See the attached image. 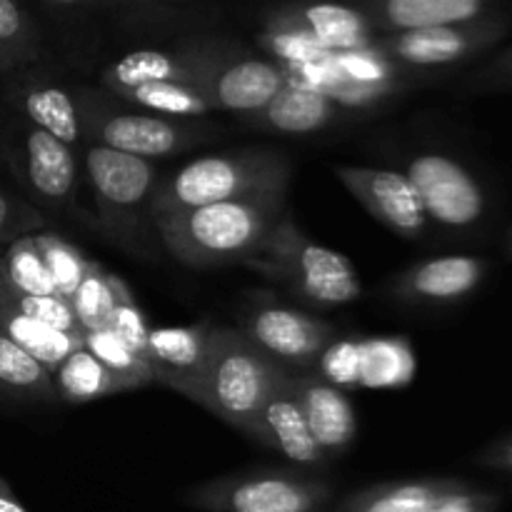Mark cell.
Instances as JSON below:
<instances>
[{"instance_id": "6da1fadb", "label": "cell", "mask_w": 512, "mask_h": 512, "mask_svg": "<svg viewBox=\"0 0 512 512\" xmlns=\"http://www.w3.org/2000/svg\"><path fill=\"white\" fill-rule=\"evenodd\" d=\"M288 183L240 198L220 200L185 213L155 218L160 240L175 260L190 268L243 265L268 240L288 208Z\"/></svg>"}, {"instance_id": "7a4b0ae2", "label": "cell", "mask_w": 512, "mask_h": 512, "mask_svg": "<svg viewBox=\"0 0 512 512\" xmlns=\"http://www.w3.org/2000/svg\"><path fill=\"white\" fill-rule=\"evenodd\" d=\"M243 265L315 308H338L363 295L353 263L338 250L310 240L290 213L280 218L258 253Z\"/></svg>"}, {"instance_id": "3957f363", "label": "cell", "mask_w": 512, "mask_h": 512, "mask_svg": "<svg viewBox=\"0 0 512 512\" xmlns=\"http://www.w3.org/2000/svg\"><path fill=\"white\" fill-rule=\"evenodd\" d=\"M285 370L238 330L213 328L198 405L255 440L260 408Z\"/></svg>"}, {"instance_id": "277c9868", "label": "cell", "mask_w": 512, "mask_h": 512, "mask_svg": "<svg viewBox=\"0 0 512 512\" xmlns=\"http://www.w3.org/2000/svg\"><path fill=\"white\" fill-rule=\"evenodd\" d=\"M290 173V160L275 150L245 148L205 155L170 173L168 178H160L150 215L153 220L168 218L220 200L240 198L270 185L290 183Z\"/></svg>"}, {"instance_id": "5b68a950", "label": "cell", "mask_w": 512, "mask_h": 512, "mask_svg": "<svg viewBox=\"0 0 512 512\" xmlns=\"http://www.w3.org/2000/svg\"><path fill=\"white\" fill-rule=\"evenodd\" d=\"M83 173L93 190L100 228L125 250H138L145 220H153L150 205L160 183L153 160L85 143Z\"/></svg>"}, {"instance_id": "8992f818", "label": "cell", "mask_w": 512, "mask_h": 512, "mask_svg": "<svg viewBox=\"0 0 512 512\" xmlns=\"http://www.w3.org/2000/svg\"><path fill=\"white\" fill-rule=\"evenodd\" d=\"M78 100L85 143L105 145L143 160L183 153L218 133V128L205 120H180L148 110H123L113 105L110 98H98L90 90H80Z\"/></svg>"}, {"instance_id": "52a82bcc", "label": "cell", "mask_w": 512, "mask_h": 512, "mask_svg": "<svg viewBox=\"0 0 512 512\" xmlns=\"http://www.w3.org/2000/svg\"><path fill=\"white\" fill-rule=\"evenodd\" d=\"M0 150L30 198L53 210L78 208L83 173L73 148L28 120L10 115L0 130Z\"/></svg>"}, {"instance_id": "ba28073f", "label": "cell", "mask_w": 512, "mask_h": 512, "mask_svg": "<svg viewBox=\"0 0 512 512\" xmlns=\"http://www.w3.org/2000/svg\"><path fill=\"white\" fill-rule=\"evenodd\" d=\"M185 500L205 512H320L333 500V485L293 470H258L210 480Z\"/></svg>"}, {"instance_id": "9c48e42d", "label": "cell", "mask_w": 512, "mask_h": 512, "mask_svg": "<svg viewBox=\"0 0 512 512\" xmlns=\"http://www.w3.org/2000/svg\"><path fill=\"white\" fill-rule=\"evenodd\" d=\"M195 88L213 110L255 118L288 83L275 60L218 48H195Z\"/></svg>"}, {"instance_id": "30bf717a", "label": "cell", "mask_w": 512, "mask_h": 512, "mask_svg": "<svg viewBox=\"0 0 512 512\" xmlns=\"http://www.w3.org/2000/svg\"><path fill=\"white\" fill-rule=\"evenodd\" d=\"M508 33V20H485L453 28H425L408 33H383L373 45L390 60L410 73H443L470 63L485 50L498 45Z\"/></svg>"}, {"instance_id": "8fae6325", "label": "cell", "mask_w": 512, "mask_h": 512, "mask_svg": "<svg viewBox=\"0 0 512 512\" xmlns=\"http://www.w3.org/2000/svg\"><path fill=\"white\" fill-rule=\"evenodd\" d=\"M413 183L428 220L448 230H468L485 215V190L460 160L443 153L415 155L408 163Z\"/></svg>"}, {"instance_id": "7c38bea8", "label": "cell", "mask_w": 512, "mask_h": 512, "mask_svg": "<svg viewBox=\"0 0 512 512\" xmlns=\"http://www.w3.org/2000/svg\"><path fill=\"white\" fill-rule=\"evenodd\" d=\"M240 333L283 368L310 370L335 343V328L315 315L278 303H260L245 313Z\"/></svg>"}, {"instance_id": "4fadbf2b", "label": "cell", "mask_w": 512, "mask_h": 512, "mask_svg": "<svg viewBox=\"0 0 512 512\" xmlns=\"http://www.w3.org/2000/svg\"><path fill=\"white\" fill-rule=\"evenodd\" d=\"M0 100L10 113L50 133L68 148L75 150L85 143L78 90L35 73V65L5 75L0 80Z\"/></svg>"}, {"instance_id": "5bb4252c", "label": "cell", "mask_w": 512, "mask_h": 512, "mask_svg": "<svg viewBox=\"0 0 512 512\" xmlns=\"http://www.w3.org/2000/svg\"><path fill=\"white\" fill-rule=\"evenodd\" d=\"M338 178L378 223L405 240H420L428 230V215L405 173L383 168L340 165Z\"/></svg>"}, {"instance_id": "9a60e30c", "label": "cell", "mask_w": 512, "mask_h": 512, "mask_svg": "<svg viewBox=\"0 0 512 512\" xmlns=\"http://www.w3.org/2000/svg\"><path fill=\"white\" fill-rule=\"evenodd\" d=\"M358 10L375 33L453 28L505 18L500 0H360Z\"/></svg>"}, {"instance_id": "2e32d148", "label": "cell", "mask_w": 512, "mask_h": 512, "mask_svg": "<svg viewBox=\"0 0 512 512\" xmlns=\"http://www.w3.org/2000/svg\"><path fill=\"white\" fill-rule=\"evenodd\" d=\"M210 323L185 325V328H155L148 335V363L153 383L168 385L183 398L200 403L205 360H208Z\"/></svg>"}, {"instance_id": "e0dca14e", "label": "cell", "mask_w": 512, "mask_h": 512, "mask_svg": "<svg viewBox=\"0 0 512 512\" xmlns=\"http://www.w3.org/2000/svg\"><path fill=\"white\" fill-rule=\"evenodd\" d=\"M290 388L298 398L308 428L325 458L335 460L353 445L358 420L348 395L330 385L320 373H295L290 370Z\"/></svg>"}, {"instance_id": "ac0fdd59", "label": "cell", "mask_w": 512, "mask_h": 512, "mask_svg": "<svg viewBox=\"0 0 512 512\" xmlns=\"http://www.w3.org/2000/svg\"><path fill=\"white\" fill-rule=\"evenodd\" d=\"M255 443L278 450L290 463L305 470H318L330 463L320 445L315 443L308 420L290 388V370H285V375L275 383L268 400L260 408Z\"/></svg>"}, {"instance_id": "d6986e66", "label": "cell", "mask_w": 512, "mask_h": 512, "mask_svg": "<svg viewBox=\"0 0 512 512\" xmlns=\"http://www.w3.org/2000/svg\"><path fill=\"white\" fill-rule=\"evenodd\" d=\"M485 273L488 265L475 255H443L403 270L395 278L393 293L408 303H458L478 290Z\"/></svg>"}, {"instance_id": "ffe728a7", "label": "cell", "mask_w": 512, "mask_h": 512, "mask_svg": "<svg viewBox=\"0 0 512 512\" xmlns=\"http://www.w3.org/2000/svg\"><path fill=\"white\" fill-rule=\"evenodd\" d=\"M273 20L298 28L330 55L365 48L375 38L373 25L355 5L308 3L300 8L283 10Z\"/></svg>"}, {"instance_id": "44dd1931", "label": "cell", "mask_w": 512, "mask_h": 512, "mask_svg": "<svg viewBox=\"0 0 512 512\" xmlns=\"http://www.w3.org/2000/svg\"><path fill=\"white\" fill-rule=\"evenodd\" d=\"M343 113L345 110L328 93L290 80L288 75L283 90L270 100L268 108L255 115L253 123L280 135H313L338 123Z\"/></svg>"}, {"instance_id": "7402d4cb", "label": "cell", "mask_w": 512, "mask_h": 512, "mask_svg": "<svg viewBox=\"0 0 512 512\" xmlns=\"http://www.w3.org/2000/svg\"><path fill=\"white\" fill-rule=\"evenodd\" d=\"M195 48L183 53L170 50H133L123 58L113 60L103 70L100 80L108 93H118L123 88H135L145 83H188L195 88Z\"/></svg>"}, {"instance_id": "603a6c76", "label": "cell", "mask_w": 512, "mask_h": 512, "mask_svg": "<svg viewBox=\"0 0 512 512\" xmlns=\"http://www.w3.org/2000/svg\"><path fill=\"white\" fill-rule=\"evenodd\" d=\"M460 480L430 478L385 483L350 495L338 512H428L443 495L460 488Z\"/></svg>"}, {"instance_id": "cb8c5ba5", "label": "cell", "mask_w": 512, "mask_h": 512, "mask_svg": "<svg viewBox=\"0 0 512 512\" xmlns=\"http://www.w3.org/2000/svg\"><path fill=\"white\" fill-rule=\"evenodd\" d=\"M0 333L8 335L28 355H33L43 368H48L50 375L70 353L83 348V338L60 333V330L50 328V325L40 323L35 318H28L18 310L5 308V305H0Z\"/></svg>"}, {"instance_id": "d4e9b609", "label": "cell", "mask_w": 512, "mask_h": 512, "mask_svg": "<svg viewBox=\"0 0 512 512\" xmlns=\"http://www.w3.org/2000/svg\"><path fill=\"white\" fill-rule=\"evenodd\" d=\"M53 385L58 400L70 405L93 403V400L108 398L113 393H123L120 380L100 363L95 355L85 350V345L70 353L63 363L55 368Z\"/></svg>"}, {"instance_id": "484cf974", "label": "cell", "mask_w": 512, "mask_h": 512, "mask_svg": "<svg viewBox=\"0 0 512 512\" xmlns=\"http://www.w3.org/2000/svg\"><path fill=\"white\" fill-rule=\"evenodd\" d=\"M45 43L33 15L18 0H0V65L5 75L43 60Z\"/></svg>"}, {"instance_id": "4316f807", "label": "cell", "mask_w": 512, "mask_h": 512, "mask_svg": "<svg viewBox=\"0 0 512 512\" xmlns=\"http://www.w3.org/2000/svg\"><path fill=\"white\" fill-rule=\"evenodd\" d=\"M0 393L30 403H55L53 375L38 363L33 355L13 343L8 335L0 333Z\"/></svg>"}, {"instance_id": "83f0119b", "label": "cell", "mask_w": 512, "mask_h": 512, "mask_svg": "<svg viewBox=\"0 0 512 512\" xmlns=\"http://www.w3.org/2000/svg\"><path fill=\"white\" fill-rule=\"evenodd\" d=\"M110 95L125 100V103L138 105L148 113L168 115V118L203 120L205 115L213 113L205 95L188 83H145L135 85V88H123Z\"/></svg>"}, {"instance_id": "f1b7e54d", "label": "cell", "mask_w": 512, "mask_h": 512, "mask_svg": "<svg viewBox=\"0 0 512 512\" xmlns=\"http://www.w3.org/2000/svg\"><path fill=\"white\" fill-rule=\"evenodd\" d=\"M360 385L393 388L410 383L415 375V358L410 343L403 338H375L358 343Z\"/></svg>"}, {"instance_id": "f546056e", "label": "cell", "mask_w": 512, "mask_h": 512, "mask_svg": "<svg viewBox=\"0 0 512 512\" xmlns=\"http://www.w3.org/2000/svg\"><path fill=\"white\" fill-rule=\"evenodd\" d=\"M0 278L18 293L35 295V298H55L53 278L48 273L43 255L35 245V235L15 240L0 253Z\"/></svg>"}, {"instance_id": "4dcf8cb0", "label": "cell", "mask_w": 512, "mask_h": 512, "mask_svg": "<svg viewBox=\"0 0 512 512\" xmlns=\"http://www.w3.org/2000/svg\"><path fill=\"white\" fill-rule=\"evenodd\" d=\"M83 345L90 355H95L120 380L123 390H135L153 383L148 365L135 355V350L125 340H120V335L113 328L85 333Z\"/></svg>"}, {"instance_id": "1f68e13d", "label": "cell", "mask_w": 512, "mask_h": 512, "mask_svg": "<svg viewBox=\"0 0 512 512\" xmlns=\"http://www.w3.org/2000/svg\"><path fill=\"white\" fill-rule=\"evenodd\" d=\"M70 308H73L83 335L110 328L115 310V275L100 268L98 263H90L83 283L70 298Z\"/></svg>"}, {"instance_id": "d6a6232c", "label": "cell", "mask_w": 512, "mask_h": 512, "mask_svg": "<svg viewBox=\"0 0 512 512\" xmlns=\"http://www.w3.org/2000/svg\"><path fill=\"white\" fill-rule=\"evenodd\" d=\"M35 245H38L45 265H48V273L58 295L70 303L93 260L85 258L75 245H70L68 240L60 238L58 233H50V230L35 233Z\"/></svg>"}, {"instance_id": "836d02e7", "label": "cell", "mask_w": 512, "mask_h": 512, "mask_svg": "<svg viewBox=\"0 0 512 512\" xmlns=\"http://www.w3.org/2000/svg\"><path fill=\"white\" fill-rule=\"evenodd\" d=\"M45 230V218L28 198L0 188V248Z\"/></svg>"}, {"instance_id": "e575fe53", "label": "cell", "mask_w": 512, "mask_h": 512, "mask_svg": "<svg viewBox=\"0 0 512 512\" xmlns=\"http://www.w3.org/2000/svg\"><path fill=\"white\" fill-rule=\"evenodd\" d=\"M110 328H113L115 333L120 335V340H125V343L135 350V355L145 363L150 328L148 323H145L140 308L135 305L133 293H130L128 285H125L120 278H115V310H113V320H110Z\"/></svg>"}, {"instance_id": "d590c367", "label": "cell", "mask_w": 512, "mask_h": 512, "mask_svg": "<svg viewBox=\"0 0 512 512\" xmlns=\"http://www.w3.org/2000/svg\"><path fill=\"white\" fill-rule=\"evenodd\" d=\"M320 375L335 388H355L360 385V353L353 340H335L320 355Z\"/></svg>"}, {"instance_id": "8d00e7d4", "label": "cell", "mask_w": 512, "mask_h": 512, "mask_svg": "<svg viewBox=\"0 0 512 512\" xmlns=\"http://www.w3.org/2000/svg\"><path fill=\"white\" fill-rule=\"evenodd\" d=\"M500 495L473 490L470 485H460L453 493L443 495L428 512H495L500 508Z\"/></svg>"}, {"instance_id": "74e56055", "label": "cell", "mask_w": 512, "mask_h": 512, "mask_svg": "<svg viewBox=\"0 0 512 512\" xmlns=\"http://www.w3.org/2000/svg\"><path fill=\"white\" fill-rule=\"evenodd\" d=\"M470 90H512V45L490 58L478 73L470 78Z\"/></svg>"}, {"instance_id": "f35d334b", "label": "cell", "mask_w": 512, "mask_h": 512, "mask_svg": "<svg viewBox=\"0 0 512 512\" xmlns=\"http://www.w3.org/2000/svg\"><path fill=\"white\" fill-rule=\"evenodd\" d=\"M478 463L485 465V468L512 473V438L500 440V443H495L493 448L485 450V453L480 455Z\"/></svg>"}, {"instance_id": "ab89813d", "label": "cell", "mask_w": 512, "mask_h": 512, "mask_svg": "<svg viewBox=\"0 0 512 512\" xmlns=\"http://www.w3.org/2000/svg\"><path fill=\"white\" fill-rule=\"evenodd\" d=\"M0 512H28L3 478H0Z\"/></svg>"}, {"instance_id": "60d3db41", "label": "cell", "mask_w": 512, "mask_h": 512, "mask_svg": "<svg viewBox=\"0 0 512 512\" xmlns=\"http://www.w3.org/2000/svg\"><path fill=\"white\" fill-rule=\"evenodd\" d=\"M45 3H50V5H83V3H88V0H45Z\"/></svg>"}, {"instance_id": "b9f144b4", "label": "cell", "mask_w": 512, "mask_h": 512, "mask_svg": "<svg viewBox=\"0 0 512 512\" xmlns=\"http://www.w3.org/2000/svg\"><path fill=\"white\" fill-rule=\"evenodd\" d=\"M5 105H3V100H0V130H3V125H5Z\"/></svg>"}, {"instance_id": "7bdbcfd3", "label": "cell", "mask_w": 512, "mask_h": 512, "mask_svg": "<svg viewBox=\"0 0 512 512\" xmlns=\"http://www.w3.org/2000/svg\"><path fill=\"white\" fill-rule=\"evenodd\" d=\"M508 248H510V255H512V230H510V238H508Z\"/></svg>"}, {"instance_id": "ee69618b", "label": "cell", "mask_w": 512, "mask_h": 512, "mask_svg": "<svg viewBox=\"0 0 512 512\" xmlns=\"http://www.w3.org/2000/svg\"><path fill=\"white\" fill-rule=\"evenodd\" d=\"M5 78V70H3V65H0V80Z\"/></svg>"}]
</instances>
